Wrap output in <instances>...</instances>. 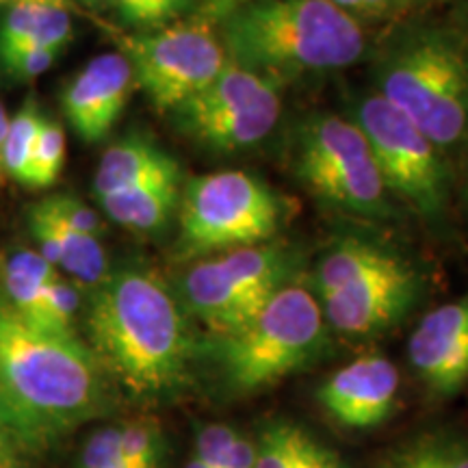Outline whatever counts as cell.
<instances>
[{
	"label": "cell",
	"instance_id": "6da1fadb",
	"mask_svg": "<svg viewBox=\"0 0 468 468\" xmlns=\"http://www.w3.org/2000/svg\"><path fill=\"white\" fill-rule=\"evenodd\" d=\"M85 327L98 365L133 399L159 401L189 379V314L154 269L109 271L87 292Z\"/></svg>",
	"mask_w": 468,
	"mask_h": 468
},
{
	"label": "cell",
	"instance_id": "7a4b0ae2",
	"mask_svg": "<svg viewBox=\"0 0 468 468\" xmlns=\"http://www.w3.org/2000/svg\"><path fill=\"white\" fill-rule=\"evenodd\" d=\"M107 373L76 335H55L0 310V423L11 441L55 442L107 410Z\"/></svg>",
	"mask_w": 468,
	"mask_h": 468
},
{
	"label": "cell",
	"instance_id": "3957f363",
	"mask_svg": "<svg viewBox=\"0 0 468 468\" xmlns=\"http://www.w3.org/2000/svg\"><path fill=\"white\" fill-rule=\"evenodd\" d=\"M215 27L228 61L273 83L345 69L367 48L360 20L330 0H261Z\"/></svg>",
	"mask_w": 468,
	"mask_h": 468
},
{
	"label": "cell",
	"instance_id": "277c9868",
	"mask_svg": "<svg viewBox=\"0 0 468 468\" xmlns=\"http://www.w3.org/2000/svg\"><path fill=\"white\" fill-rule=\"evenodd\" d=\"M376 91L442 152L468 144V42L441 27L399 35L376 66Z\"/></svg>",
	"mask_w": 468,
	"mask_h": 468
},
{
	"label": "cell",
	"instance_id": "5b68a950",
	"mask_svg": "<svg viewBox=\"0 0 468 468\" xmlns=\"http://www.w3.org/2000/svg\"><path fill=\"white\" fill-rule=\"evenodd\" d=\"M215 341V365L224 388L251 395L313 365L325 349L327 321L317 295L291 282L254 319Z\"/></svg>",
	"mask_w": 468,
	"mask_h": 468
},
{
	"label": "cell",
	"instance_id": "8992f818",
	"mask_svg": "<svg viewBox=\"0 0 468 468\" xmlns=\"http://www.w3.org/2000/svg\"><path fill=\"white\" fill-rule=\"evenodd\" d=\"M314 289L327 327L345 336H376L417 306L420 276L382 245L349 237L321 259Z\"/></svg>",
	"mask_w": 468,
	"mask_h": 468
},
{
	"label": "cell",
	"instance_id": "52a82bcc",
	"mask_svg": "<svg viewBox=\"0 0 468 468\" xmlns=\"http://www.w3.org/2000/svg\"><path fill=\"white\" fill-rule=\"evenodd\" d=\"M284 200L248 172H215L186 180L178 202L183 259L273 241Z\"/></svg>",
	"mask_w": 468,
	"mask_h": 468
},
{
	"label": "cell",
	"instance_id": "ba28073f",
	"mask_svg": "<svg viewBox=\"0 0 468 468\" xmlns=\"http://www.w3.org/2000/svg\"><path fill=\"white\" fill-rule=\"evenodd\" d=\"M292 271L295 251L267 241L193 262L176 295L189 317L215 336H224L254 319L280 289L292 282Z\"/></svg>",
	"mask_w": 468,
	"mask_h": 468
},
{
	"label": "cell",
	"instance_id": "9c48e42d",
	"mask_svg": "<svg viewBox=\"0 0 468 468\" xmlns=\"http://www.w3.org/2000/svg\"><path fill=\"white\" fill-rule=\"evenodd\" d=\"M295 172L310 193L345 213L371 219L390 215L388 189L351 117H310L297 134Z\"/></svg>",
	"mask_w": 468,
	"mask_h": 468
},
{
	"label": "cell",
	"instance_id": "30bf717a",
	"mask_svg": "<svg viewBox=\"0 0 468 468\" xmlns=\"http://www.w3.org/2000/svg\"><path fill=\"white\" fill-rule=\"evenodd\" d=\"M351 120L365 134L386 189L420 218L441 221L452 193L444 152L378 91L360 98Z\"/></svg>",
	"mask_w": 468,
	"mask_h": 468
},
{
	"label": "cell",
	"instance_id": "8fae6325",
	"mask_svg": "<svg viewBox=\"0 0 468 468\" xmlns=\"http://www.w3.org/2000/svg\"><path fill=\"white\" fill-rule=\"evenodd\" d=\"M122 55L133 68L134 85L159 111H176L208 87L228 66L218 27L202 17L122 35Z\"/></svg>",
	"mask_w": 468,
	"mask_h": 468
},
{
	"label": "cell",
	"instance_id": "7c38bea8",
	"mask_svg": "<svg viewBox=\"0 0 468 468\" xmlns=\"http://www.w3.org/2000/svg\"><path fill=\"white\" fill-rule=\"evenodd\" d=\"M172 113L180 131L197 144L234 154L254 148L273 133L282 98L278 83L228 61L213 83Z\"/></svg>",
	"mask_w": 468,
	"mask_h": 468
},
{
	"label": "cell",
	"instance_id": "4fadbf2b",
	"mask_svg": "<svg viewBox=\"0 0 468 468\" xmlns=\"http://www.w3.org/2000/svg\"><path fill=\"white\" fill-rule=\"evenodd\" d=\"M3 286L7 313L55 335H76L80 289L52 267L39 251L16 250L5 262Z\"/></svg>",
	"mask_w": 468,
	"mask_h": 468
},
{
	"label": "cell",
	"instance_id": "5bb4252c",
	"mask_svg": "<svg viewBox=\"0 0 468 468\" xmlns=\"http://www.w3.org/2000/svg\"><path fill=\"white\" fill-rule=\"evenodd\" d=\"M408 358L420 384L438 399L468 382V292L425 314L408 341Z\"/></svg>",
	"mask_w": 468,
	"mask_h": 468
},
{
	"label": "cell",
	"instance_id": "9a60e30c",
	"mask_svg": "<svg viewBox=\"0 0 468 468\" xmlns=\"http://www.w3.org/2000/svg\"><path fill=\"white\" fill-rule=\"evenodd\" d=\"M399 399V371L386 356L367 354L332 373L317 388L325 414L347 430H373L388 420Z\"/></svg>",
	"mask_w": 468,
	"mask_h": 468
},
{
	"label": "cell",
	"instance_id": "2e32d148",
	"mask_svg": "<svg viewBox=\"0 0 468 468\" xmlns=\"http://www.w3.org/2000/svg\"><path fill=\"white\" fill-rule=\"evenodd\" d=\"M134 76L122 52L93 57L61 93V109L74 133L87 144L113 131L134 91Z\"/></svg>",
	"mask_w": 468,
	"mask_h": 468
},
{
	"label": "cell",
	"instance_id": "e0dca14e",
	"mask_svg": "<svg viewBox=\"0 0 468 468\" xmlns=\"http://www.w3.org/2000/svg\"><path fill=\"white\" fill-rule=\"evenodd\" d=\"M28 228L39 245V254L80 291H93L109 276L107 251L101 239L69 228L46 197L28 213Z\"/></svg>",
	"mask_w": 468,
	"mask_h": 468
},
{
	"label": "cell",
	"instance_id": "ac0fdd59",
	"mask_svg": "<svg viewBox=\"0 0 468 468\" xmlns=\"http://www.w3.org/2000/svg\"><path fill=\"white\" fill-rule=\"evenodd\" d=\"M165 431L156 419L142 417L104 425L85 438L74 468H115L128 460H165Z\"/></svg>",
	"mask_w": 468,
	"mask_h": 468
},
{
	"label": "cell",
	"instance_id": "d6986e66",
	"mask_svg": "<svg viewBox=\"0 0 468 468\" xmlns=\"http://www.w3.org/2000/svg\"><path fill=\"white\" fill-rule=\"evenodd\" d=\"M180 172L178 161L144 134H128L109 145L93 176L98 200L128 191L156 176Z\"/></svg>",
	"mask_w": 468,
	"mask_h": 468
},
{
	"label": "cell",
	"instance_id": "ffe728a7",
	"mask_svg": "<svg viewBox=\"0 0 468 468\" xmlns=\"http://www.w3.org/2000/svg\"><path fill=\"white\" fill-rule=\"evenodd\" d=\"M74 37L68 9L39 5H11L0 22V66L33 48L61 55Z\"/></svg>",
	"mask_w": 468,
	"mask_h": 468
},
{
	"label": "cell",
	"instance_id": "44dd1931",
	"mask_svg": "<svg viewBox=\"0 0 468 468\" xmlns=\"http://www.w3.org/2000/svg\"><path fill=\"white\" fill-rule=\"evenodd\" d=\"M109 219L133 232H156L169 224L180 202V172L163 174L133 189L102 197Z\"/></svg>",
	"mask_w": 468,
	"mask_h": 468
},
{
	"label": "cell",
	"instance_id": "7402d4cb",
	"mask_svg": "<svg viewBox=\"0 0 468 468\" xmlns=\"http://www.w3.org/2000/svg\"><path fill=\"white\" fill-rule=\"evenodd\" d=\"M256 468H313L327 444L289 419L269 420L254 438Z\"/></svg>",
	"mask_w": 468,
	"mask_h": 468
},
{
	"label": "cell",
	"instance_id": "603a6c76",
	"mask_svg": "<svg viewBox=\"0 0 468 468\" xmlns=\"http://www.w3.org/2000/svg\"><path fill=\"white\" fill-rule=\"evenodd\" d=\"M376 468H468V434L431 430L397 444Z\"/></svg>",
	"mask_w": 468,
	"mask_h": 468
},
{
	"label": "cell",
	"instance_id": "cb8c5ba5",
	"mask_svg": "<svg viewBox=\"0 0 468 468\" xmlns=\"http://www.w3.org/2000/svg\"><path fill=\"white\" fill-rule=\"evenodd\" d=\"M44 117L46 115H42V111H39L35 101H27L14 117H9V131L7 139H5L3 152V167L11 178L25 186H28V180H31L33 152L35 145H37Z\"/></svg>",
	"mask_w": 468,
	"mask_h": 468
},
{
	"label": "cell",
	"instance_id": "d4e9b609",
	"mask_svg": "<svg viewBox=\"0 0 468 468\" xmlns=\"http://www.w3.org/2000/svg\"><path fill=\"white\" fill-rule=\"evenodd\" d=\"M66 165V131L57 120L44 117L42 131H39L37 145L33 152L31 163V189H46L58 180Z\"/></svg>",
	"mask_w": 468,
	"mask_h": 468
},
{
	"label": "cell",
	"instance_id": "484cf974",
	"mask_svg": "<svg viewBox=\"0 0 468 468\" xmlns=\"http://www.w3.org/2000/svg\"><path fill=\"white\" fill-rule=\"evenodd\" d=\"M126 25L154 31L174 25L189 9L191 0H111Z\"/></svg>",
	"mask_w": 468,
	"mask_h": 468
},
{
	"label": "cell",
	"instance_id": "4316f807",
	"mask_svg": "<svg viewBox=\"0 0 468 468\" xmlns=\"http://www.w3.org/2000/svg\"><path fill=\"white\" fill-rule=\"evenodd\" d=\"M50 208L61 218L69 228L74 230L90 234V237L101 239L102 237V219L96 210L87 207L80 197L72 196V193H55V196L46 197Z\"/></svg>",
	"mask_w": 468,
	"mask_h": 468
},
{
	"label": "cell",
	"instance_id": "83f0119b",
	"mask_svg": "<svg viewBox=\"0 0 468 468\" xmlns=\"http://www.w3.org/2000/svg\"><path fill=\"white\" fill-rule=\"evenodd\" d=\"M57 58H58V52L55 50L33 48L14 57L9 63H5V66L0 68H3V72L11 76L14 80H31V79H37L39 74H44L46 69L55 66Z\"/></svg>",
	"mask_w": 468,
	"mask_h": 468
},
{
	"label": "cell",
	"instance_id": "f1b7e54d",
	"mask_svg": "<svg viewBox=\"0 0 468 468\" xmlns=\"http://www.w3.org/2000/svg\"><path fill=\"white\" fill-rule=\"evenodd\" d=\"M330 3L347 11L356 20H362V17L376 20V17H386L390 11L399 9L397 0H330Z\"/></svg>",
	"mask_w": 468,
	"mask_h": 468
},
{
	"label": "cell",
	"instance_id": "f546056e",
	"mask_svg": "<svg viewBox=\"0 0 468 468\" xmlns=\"http://www.w3.org/2000/svg\"><path fill=\"white\" fill-rule=\"evenodd\" d=\"M251 3H261V0H202L200 9H197V17L210 22V25H218L221 17Z\"/></svg>",
	"mask_w": 468,
	"mask_h": 468
},
{
	"label": "cell",
	"instance_id": "4dcf8cb0",
	"mask_svg": "<svg viewBox=\"0 0 468 468\" xmlns=\"http://www.w3.org/2000/svg\"><path fill=\"white\" fill-rule=\"evenodd\" d=\"M11 5H39V7L68 9L69 0H0V7H11Z\"/></svg>",
	"mask_w": 468,
	"mask_h": 468
},
{
	"label": "cell",
	"instance_id": "1f68e13d",
	"mask_svg": "<svg viewBox=\"0 0 468 468\" xmlns=\"http://www.w3.org/2000/svg\"><path fill=\"white\" fill-rule=\"evenodd\" d=\"M7 131H9V115H7V111H5L3 102H0V174L5 172L3 152H5V139H7Z\"/></svg>",
	"mask_w": 468,
	"mask_h": 468
},
{
	"label": "cell",
	"instance_id": "d6a6232c",
	"mask_svg": "<svg viewBox=\"0 0 468 468\" xmlns=\"http://www.w3.org/2000/svg\"><path fill=\"white\" fill-rule=\"evenodd\" d=\"M313 468H345L341 455H338L336 452H332L330 447H327V452L321 455L317 464H314Z\"/></svg>",
	"mask_w": 468,
	"mask_h": 468
},
{
	"label": "cell",
	"instance_id": "836d02e7",
	"mask_svg": "<svg viewBox=\"0 0 468 468\" xmlns=\"http://www.w3.org/2000/svg\"><path fill=\"white\" fill-rule=\"evenodd\" d=\"M115 468H163V458H139L128 460Z\"/></svg>",
	"mask_w": 468,
	"mask_h": 468
},
{
	"label": "cell",
	"instance_id": "e575fe53",
	"mask_svg": "<svg viewBox=\"0 0 468 468\" xmlns=\"http://www.w3.org/2000/svg\"><path fill=\"white\" fill-rule=\"evenodd\" d=\"M401 7H410V5H430V3H441V0H397Z\"/></svg>",
	"mask_w": 468,
	"mask_h": 468
},
{
	"label": "cell",
	"instance_id": "d590c367",
	"mask_svg": "<svg viewBox=\"0 0 468 468\" xmlns=\"http://www.w3.org/2000/svg\"><path fill=\"white\" fill-rule=\"evenodd\" d=\"M185 468H207V466H204V464H202V462H200V460H197V458H196V455H193V453H191V455H189V460H186V462H185Z\"/></svg>",
	"mask_w": 468,
	"mask_h": 468
},
{
	"label": "cell",
	"instance_id": "8d00e7d4",
	"mask_svg": "<svg viewBox=\"0 0 468 468\" xmlns=\"http://www.w3.org/2000/svg\"><path fill=\"white\" fill-rule=\"evenodd\" d=\"M80 3L87 5V7H98V5H102L104 0H80Z\"/></svg>",
	"mask_w": 468,
	"mask_h": 468
},
{
	"label": "cell",
	"instance_id": "74e56055",
	"mask_svg": "<svg viewBox=\"0 0 468 468\" xmlns=\"http://www.w3.org/2000/svg\"><path fill=\"white\" fill-rule=\"evenodd\" d=\"M464 202H466V208H468V165H466V176H464Z\"/></svg>",
	"mask_w": 468,
	"mask_h": 468
}]
</instances>
